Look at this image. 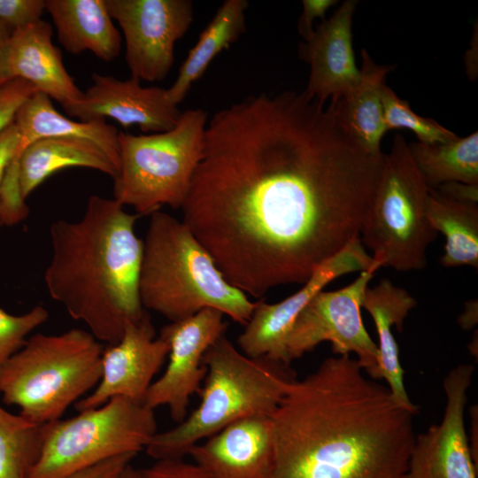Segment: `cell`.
I'll list each match as a JSON object with an SVG mask.
<instances>
[{
	"label": "cell",
	"mask_w": 478,
	"mask_h": 478,
	"mask_svg": "<svg viewBox=\"0 0 478 478\" xmlns=\"http://www.w3.org/2000/svg\"><path fill=\"white\" fill-rule=\"evenodd\" d=\"M382 158L344 129L333 103L304 91L249 96L207 121L182 221L230 284L261 298L304 284L359 238Z\"/></svg>",
	"instance_id": "6da1fadb"
},
{
	"label": "cell",
	"mask_w": 478,
	"mask_h": 478,
	"mask_svg": "<svg viewBox=\"0 0 478 478\" xmlns=\"http://www.w3.org/2000/svg\"><path fill=\"white\" fill-rule=\"evenodd\" d=\"M417 412L336 355L289 384L271 415L267 478H405Z\"/></svg>",
	"instance_id": "7a4b0ae2"
},
{
	"label": "cell",
	"mask_w": 478,
	"mask_h": 478,
	"mask_svg": "<svg viewBox=\"0 0 478 478\" xmlns=\"http://www.w3.org/2000/svg\"><path fill=\"white\" fill-rule=\"evenodd\" d=\"M139 217L114 198L93 195L80 220H58L49 230L44 282L50 297L107 345L120 340L128 323L149 315L139 293Z\"/></svg>",
	"instance_id": "3957f363"
},
{
	"label": "cell",
	"mask_w": 478,
	"mask_h": 478,
	"mask_svg": "<svg viewBox=\"0 0 478 478\" xmlns=\"http://www.w3.org/2000/svg\"><path fill=\"white\" fill-rule=\"evenodd\" d=\"M143 243L139 293L146 311L173 322L211 308L239 324L248 322L258 302L225 279L183 221L152 213Z\"/></svg>",
	"instance_id": "277c9868"
},
{
	"label": "cell",
	"mask_w": 478,
	"mask_h": 478,
	"mask_svg": "<svg viewBox=\"0 0 478 478\" xmlns=\"http://www.w3.org/2000/svg\"><path fill=\"white\" fill-rule=\"evenodd\" d=\"M198 407L174 428L157 432L146 446L156 460L182 459L201 440L252 415L271 416L296 374L289 365L250 358L222 334L204 356Z\"/></svg>",
	"instance_id": "5b68a950"
},
{
	"label": "cell",
	"mask_w": 478,
	"mask_h": 478,
	"mask_svg": "<svg viewBox=\"0 0 478 478\" xmlns=\"http://www.w3.org/2000/svg\"><path fill=\"white\" fill-rule=\"evenodd\" d=\"M104 347L89 332L72 328L37 333L0 366V396L37 424L59 420L94 389L102 374Z\"/></svg>",
	"instance_id": "8992f818"
},
{
	"label": "cell",
	"mask_w": 478,
	"mask_h": 478,
	"mask_svg": "<svg viewBox=\"0 0 478 478\" xmlns=\"http://www.w3.org/2000/svg\"><path fill=\"white\" fill-rule=\"evenodd\" d=\"M207 121L204 110L188 109L169 131L140 135L120 132L113 198L139 216L151 215L164 205L181 208L202 157Z\"/></svg>",
	"instance_id": "52a82bcc"
},
{
	"label": "cell",
	"mask_w": 478,
	"mask_h": 478,
	"mask_svg": "<svg viewBox=\"0 0 478 478\" xmlns=\"http://www.w3.org/2000/svg\"><path fill=\"white\" fill-rule=\"evenodd\" d=\"M430 189L400 134L383 154L378 184L360 232L363 245L382 266L401 272L427 266V251L437 232L426 214Z\"/></svg>",
	"instance_id": "ba28073f"
},
{
	"label": "cell",
	"mask_w": 478,
	"mask_h": 478,
	"mask_svg": "<svg viewBox=\"0 0 478 478\" xmlns=\"http://www.w3.org/2000/svg\"><path fill=\"white\" fill-rule=\"evenodd\" d=\"M157 432L153 409L113 397L72 418L44 424L40 456L28 478H65L120 455H137Z\"/></svg>",
	"instance_id": "9c48e42d"
},
{
	"label": "cell",
	"mask_w": 478,
	"mask_h": 478,
	"mask_svg": "<svg viewBox=\"0 0 478 478\" xmlns=\"http://www.w3.org/2000/svg\"><path fill=\"white\" fill-rule=\"evenodd\" d=\"M381 267L373 259L351 284L334 291L321 290L307 303L286 339L289 362L328 341L335 355L355 353L364 372L378 380V347L364 326L360 311L368 283Z\"/></svg>",
	"instance_id": "30bf717a"
},
{
	"label": "cell",
	"mask_w": 478,
	"mask_h": 478,
	"mask_svg": "<svg viewBox=\"0 0 478 478\" xmlns=\"http://www.w3.org/2000/svg\"><path fill=\"white\" fill-rule=\"evenodd\" d=\"M126 43L125 59L131 77L159 81L174 61V46L193 20L189 0H105Z\"/></svg>",
	"instance_id": "8fae6325"
},
{
	"label": "cell",
	"mask_w": 478,
	"mask_h": 478,
	"mask_svg": "<svg viewBox=\"0 0 478 478\" xmlns=\"http://www.w3.org/2000/svg\"><path fill=\"white\" fill-rule=\"evenodd\" d=\"M223 316L218 310L204 309L161 328L159 336L169 345L168 365L149 388L143 401L145 405L153 410L167 406L172 420L177 423L186 418L190 397L200 393L206 375L204 356L226 333Z\"/></svg>",
	"instance_id": "7c38bea8"
},
{
	"label": "cell",
	"mask_w": 478,
	"mask_h": 478,
	"mask_svg": "<svg viewBox=\"0 0 478 478\" xmlns=\"http://www.w3.org/2000/svg\"><path fill=\"white\" fill-rule=\"evenodd\" d=\"M372 261V256L357 238L318 266L293 295L274 304L258 301L237 338L240 351L250 358H266L289 365L286 339L302 309L332 281L347 274L365 271Z\"/></svg>",
	"instance_id": "4fadbf2b"
},
{
	"label": "cell",
	"mask_w": 478,
	"mask_h": 478,
	"mask_svg": "<svg viewBox=\"0 0 478 478\" xmlns=\"http://www.w3.org/2000/svg\"><path fill=\"white\" fill-rule=\"evenodd\" d=\"M474 372V366L460 364L444 377L443 419L415 436L405 478H477V465L465 426Z\"/></svg>",
	"instance_id": "5bb4252c"
},
{
	"label": "cell",
	"mask_w": 478,
	"mask_h": 478,
	"mask_svg": "<svg viewBox=\"0 0 478 478\" xmlns=\"http://www.w3.org/2000/svg\"><path fill=\"white\" fill-rule=\"evenodd\" d=\"M168 353L167 342L161 336L155 337L149 315L128 323L120 340L104 348L100 381L74 404L75 409L96 408L119 397L143 403Z\"/></svg>",
	"instance_id": "9a60e30c"
},
{
	"label": "cell",
	"mask_w": 478,
	"mask_h": 478,
	"mask_svg": "<svg viewBox=\"0 0 478 478\" xmlns=\"http://www.w3.org/2000/svg\"><path fill=\"white\" fill-rule=\"evenodd\" d=\"M92 81L80 101L62 106L66 114L81 121L110 118L124 127L136 126L153 134L171 130L180 120L181 112L169 100L166 89L99 73H93Z\"/></svg>",
	"instance_id": "2e32d148"
},
{
	"label": "cell",
	"mask_w": 478,
	"mask_h": 478,
	"mask_svg": "<svg viewBox=\"0 0 478 478\" xmlns=\"http://www.w3.org/2000/svg\"><path fill=\"white\" fill-rule=\"evenodd\" d=\"M356 0L344 1L333 15L321 21L300 44L299 55L309 65L305 94L321 104L336 103L360 80L352 46Z\"/></svg>",
	"instance_id": "e0dca14e"
},
{
	"label": "cell",
	"mask_w": 478,
	"mask_h": 478,
	"mask_svg": "<svg viewBox=\"0 0 478 478\" xmlns=\"http://www.w3.org/2000/svg\"><path fill=\"white\" fill-rule=\"evenodd\" d=\"M271 416L238 420L188 452L210 478H267L273 459Z\"/></svg>",
	"instance_id": "ac0fdd59"
},
{
	"label": "cell",
	"mask_w": 478,
	"mask_h": 478,
	"mask_svg": "<svg viewBox=\"0 0 478 478\" xmlns=\"http://www.w3.org/2000/svg\"><path fill=\"white\" fill-rule=\"evenodd\" d=\"M51 38L52 27L42 19L14 32L9 42V63L14 79L28 81L63 106L80 101L83 91L66 70L61 51Z\"/></svg>",
	"instance_id": "d6986e66"
},
{
	"label": "cell",
	"mask_w": 478,
	"mask_h": 478,
	"mask_svg": "<svg viewBox=\"0 0 478 478\" xmlns=\"http://www.w3.org/2000/svg\"><path fill=\"white\" fill-rule=\"evenodd\" d=\"M417 305L416 299L405 289L382 279L373 288H367L362 308L371 315L378 334V380L386 381L393 397L403 406L418 413V407L406 392L400 364L397 343L392 334L396 326L403 330L409 312Z\"/></svg>",
	"instance_id": "ffe728a7"
},
{
	"label": "cell",
	"mask_w": 478,
	"mask_h": 478,
	"mask_svg": "<svg viewBox=\"0 0 478 478\" xmlns=\"http://www.w3.org/2000/svg\"><path fill=\"white\" fill-rule=\"evenodd\" d=\"M58 42L72 54L86 50L110 62L121 49L120 34L109 14L105 0H46Z\"/></svg>",
	"instance_id": "44dd1931"
},
{
	"label": "cell",
	"mask_w": 478,
	"mask_h": 478,
	"mask_svg": "<svg viewBox=\"0 0 478 478\" xmlns=\"http://www.w3.org/2000/svg\"><path fill=\"white\" fill-rule=\"evenodd\" d=\"M13 122L19 134L17 158L27 146L36 140L55 136L77 137L100 147L119 171L120 132L105 120L74 121L59 113L47 95L37 91L19 107Z\"/></svg>",
	"instance_id": "7402d4cb"
},
{
	"label": "cell",
	"mask_w": 478,
	"mask_h": 478,
	"mask_svg": "<svg viewBox=\"0 0 478 478\" xmlns=\"http://www.w3.org/2000/svg\"><path fill=\"white\" fill-rule=\"evenodd\" d=\"M18 160L20 189L25 199L49 176L65 168H89L112 179L118 173V168L100 147L77 137L36 140L21 151Z\"/></svg>",
	"instance_id": "603a6c76"
},
{
	"label": "cell",
	"mask_w": 478,
	"mask_h": 478,
	"mask_svg": "<svg viewBox=\"0 0 478 478\" xmlns=\"http://www.w3.org/2000/svg\"><path fill=\"white\" fill-rule=\"evenodd\" d=\"M362 66L357 87L335 105L344 129L366 151L382 155L381 142L388 131L383 116L382 93L387 74L395 66L378 65L368 52L361 50Z\"/></svg>",
	"instance_id": "cb8c5ba5"
},
{
	"label": "cell",
	"mask_w": 478,
	"mask_h": 478,
	"mask_svg": "<svg viewBox=\"0 0 478 478\" xmlns=\"http://www.w3.org/2000/svg\"><path fill=\"white\" fill-rule=\"evenodd\" d=\"M246 0H227L202 31L197 43L181 64L177 78L166 89L169 100L178 105L212 61L246 31Z\"/></svg>",
	"instance_id": "d4e9b609"
},
{
	"label": "cell",
	"mask_w": 478,
	"mask_h": 478,
	"mask_svg": "<svg viewBox=\"0 0 478 478\" xmlns=\"http://www.w3.org/2000/svg\"><path fill=\"white\" fill-rule=\"evenodd\" d=\"M426 214L431 227L445 239L440 262L444 267L478 268V204L429 190Z\"/></svg>",
	"instance_id": "484cf974"
},
{
	"label": "cell",
	"mask_w": 478,
	"mask_h": 478,
	"mask_svg": "<svg viewBox=\"0 0 478 478\" xmlns=\"http://www.w3.org/2000/svg\"><path fill=\"white\" fill-rule=\"evenodd\" d=\"M415 166L431 189L447 182L478 185V132L443 143L408 144Z\"/></svg>",
	"instance_id": "4316f807"
},
{
	"label": "cell",
	"mask_w": 478,
	"mask_h": 478,
	"mask_svg": "<svg viewBox=\"0 0 478 478\" xmlns=\"http://www.w3.org/2000/svg\"><path fill=\"white\" fill-rule=\"evenodd\" d=\"M44 424L0 405V478H28L41 452Z\"/></svg>",
	"instance_id": "83f0119b"
},
{
	"label": "cell",
	"mask_w": 478,
	"mask_h": 478,
	"mask_svg": "<svg viewBox=\"0 0 478 478\" xmlns=\"http://www.w3.org/2000/svg\"><path fill=\"white\" fill-rule=\"evenodd\" d=\"M384 122L387 129L405 128L416 135L418 142L428 144L443 143L458 136L431 118L416 114L409 103L398 97L385 85L382 93Z\"/></svg>",
	"instance_id": "f1b7e54d"
},
{
	"label": "cell",
	"mask_w": 478,
	"mask_h": 478,
	"mask_svg": "<svg viewBox=\"0 0 478 478\" xmlns=\"http://www.w3.org/2000/svg\"><path fill=\"white\" fill-rule=\"evenodd\" d=\"M48 319V310L39 305L19 315L11 314L0 307V366L18 351L29 335Z\"/></svg>",
	"instance_id": "f546056e"
},
{
	"label": "cell",
	"mask_w": 478,
	"mask_h": 478,
	"mask_svg": "<svg viewBox=\"0 0 478 478\" xmlns=\"http://www.w3.org/2000/svg\"><path fill=\"white\" fill-rule=\"evenodd\" d=\"M46 0H0V23L11 35L41 20Z\"/></svg>",
	"instance_id": "4dcf8cb0"
},
{
	"label": "cell",
	"mask_w": 478,
	"mask_h": 478,
	"mask_svg": "<svg viewBox=\"0 0 478 478\" xmlns=\"http://www.w3.org/2000/svg\"><path fill=\"white\" fill-rule=\"evenodd\" d=\"M37 92L28 81L15 78L0 87V135L13 122L23 103Z\"/></svg>",
	"instance_id": "1f68e13d"
},
{
	"label": "cell",
	"mask_w": 478,
	"mask_h": 478,
	"mask_svg": "<svg viewBox=\"0 0 478 478\" xmlns=\"http://www.w3.org/2000/svg\"><path fill=\"white\" fill-rule=\"evenodd\" d=\"M142 473L143 478H210L199 466L182 459L156 460Z\"/></svg>",
	"instance_id": "d6a6232c"
},
{
	"label": "cell",
	"mask_w": 478,
	"mask_h": 478,
	"mask_svg": "<svg viewBox=\"0 0 478 478\" xmlns=\"http://www.w3.org/2000/svg\"><path fill=\"white\" fill-rule=\"evenodd\" d=\"M136 454L120 455L65 478H119L124 468L132 462Z\"/></svg>",
	"instance_id": "836d02e7"
},
{
	"label": "cell",
	"mask_w": 478,
	"mask_h": 478,
	"mask_svg": "<svg viewBox=\"0 0 478 478\" xmlns=\"http://www.w3.org/2000/svg\"><path fill=\"white\" fill-rule=\"evenodd\" d=\"M337 3L336 0H303V12L298 21V30L304 40L313 31L314 19H325V13Z\"/></svg>",
	"instance_id": "e575fe53"
},
{
	"label": "cell",
	"mask_w": 478,
	"mask_h": 478,
	"mask_svg": "<svg viewBox=\"0 0 478 478\" xmlns=\"http://www.w3.org/2000/svg\"><path fill=\"white\" fill-rule=\"evenodd\" d=\"M19 143V134L14 122L11 123L0 135V226H3L1 214V187L5 170L16 157Z\"/></svg>",
	"instance_id": "d590c367"
},
{
	"label": "cell",
	"mask_w": 478,
	"mask_h": 478,
	"mask_svg": "<svg viewBox=\"0 0 478 478\" xmlns=\"http://www.w3.org/2000/svg\"><path fill=\"white\" fill-rule=\"evenodd\" d=\"M436 190L438 194L459 201L478 202V185L447 182Z\"/></svg>",
	"instance_id": "8d00e7d4"
},
{
	"label": "cell",
	"mask_w": 478,
	"mask_h": 478,
	"mask_svg": "<svg viewBox=\"0 0 478 478\" xmlns=\"http://www.w3.org/2000/svg\"><path fill=\"white\" fill-rule=\"evenodd\" d=\"M11 34L0 23V87L13 80L9 63V42Z\"/></svg>",
	"instance_id": "74e56055"
},
{
	"label": "cell",
	"mask_w": 478,
	"mask_h": 478,
	"mask_svg": "<svg viewBox=\"0 0 478 478\" xmlns=\"http://www.w3.org/2000/svg\"><path fill=\"white\" fill-rule=\"evenodd\" d=\"M119 478H143L142 469L134 467L131 463L127 465Z\"/></svg>",
	"instance_id": "f35d334b"
}]
</instances>
